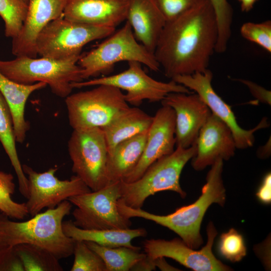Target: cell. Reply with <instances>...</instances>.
<instances>
[{
  "instance_id": "6da1fadb",
  "label": "cell",
  "mask_w": 271,
  "mask_h": 271,
  "mask_svg": "<svg viewBox=\"0 0 271 271\" xmlns=\"http://www.w3.org/2000/svg\"><path fill=\"white\" fill-rule=\"evenodd\" d=\"M217 37L214 10L209 0H201L166 22L154 55L165 75L171 79L204 72L208 69Z\"/></svg>"
},
{
  "instance_id": "7a4b0ae2",
  "label": "cell",
  "mask_w": 271,
  "mask_h": 271,
  "mask_svg": "<svg viewBox=\"0 0 271 271\" xmlns=\"http://www.w3.org/2000/svg\"><path fill=\"white\" fill-rule=\"evenodd\" d=\"M211 166L201 194L192 204L178 208L166 215L130 207L120 200L117 203L118 209L126 218H142L165 227L177 234L189 246L197 249L203 242L200 227L207 210L213 203L223 206L226 200V190L222 176L223 161L218 159Z\"/></svg>"
},
{
  "instance_id": "3957f363",
  "label": "cell",
  "mask_w": 271,
  "mask_h": 271,
  "mask_svg": "<svg viewBox=\"0 0 271 271\" xmlns=\"http://www.w3.org/2000/svg\"><path fill=\"white\" fill-rule=\"evenodd\" d=\"M72 207V204L65 200L56 207L22 222L10 220L2 213L1 240L5 247L28 243L46 249L59 259L68 257L73 253L75 241L65 234L62 223Z\"/></svg>"
},
{
  "instance_id": "277c9868",
  "label": "cell",
  "mask_w": 271,
  "mask_h": 271,
  "mask_svg": "<svg viewBox=\"0 0 271 271\" xmlns=\"http://www.w3.org/2000/svg\"><path fill=\"white\" fill-rule=\"evenodd\" d=\"M80 55L63 60L41 57L19 56L13 60H0V72L9 79L23 84L44 82L52 92L65 98L73 90L71 83L83 81L78 65Z\"/></svg>"
},
{
  "instance_id": "5b68a950",
  "label": "cell",
  "mask_w": 271,
  "mask_h": 271,
  "mask_svg": "<svg viewBox=\"0 0 271 271\" xmlns=\"http://www.w3.org/2000/svg\"><path fill=\"white\" fill-rule=\"evenodd\" d=\"M195 143L188 148L176 147L170 155L164 156L150 165L136 181L126 183L120 181L119 200L133 208H142L146 200L163 191H171L185 198L186 193L180 183L182 171L196 155Z\"/></svg>"
},
{
  "instance_id": "8992f818",
  "label": "cell",
  "mask_w": 271,
  "mask_h": 271,
  "mask_svg": "<svg viewBox=\"0 0 271 271\" xmlns=\"http://www.w3.org/2000/svg\"><path fill=\"white\" fill-rule=\"evenodd\" d=\"M121 61H137L155 72L160 68L154 54L137 40L127 22L96 48L81 55L77 64L84 81L108 73Z\"/></svg>"
},
{
  "instance_id": "52a82bcc",
  "label": "cell",
  "mask_w": 271,
  "mask_h": 271,
  "mask_svg": "<svg viewBox=\"0 0 271 271\" xmlns=\"http://www.w3.org/2000/svg\"><path fill=\"white\" fill-rule=\"evenodd\" d=\"M69 124L73 129L102 128L129 107L120 89L98 85L65 98Z\"/></svg>"
},
{
  "instance_id": "ba28073f",
  "label": "cell",
  "mask_w": 271,
  "mask_h": 271,
  "mask_svg": "<svg viewBox=\"0 0 271 271\" xmlns=\"http://www.w3.org/2000/svg\"><path fill=\"white\" fill-rule=\"evenodd\" d=\"M115 29L72 21L63 16L51 21L39 35L37 54L41 57L63 60L80 55L89 43L105 38Z\"/></svg>"
},
{
  "instance_id": "9c48e42d",
  "label": "cell",
  "mask_w": 271,
  "mask_h": 271,
  "mask_svg": "<svg viewBox=\"0 0 271 271\" xmlns=\"http://www.w3.org/2000/svg\"><path fill=\"white\" fill-rule=\"evenodd\" d=\"M68 150L73 172L92 191L109 183L107 175L108 149L101 128L73 129Z\"/></svg>"
},
{
  "instance_id": "30bf717a",
  "label": "cell",
  "mask_w": 271,
  "mask_h": 271,
  "mask_svg": "<svg viewBox=\"0 0 271 271\" xmlns=\"http://www.w3.org/2000/svg\"><path fill=\"white\" fill-rule=\"evenodd\" d=\"M120 181L110 182L102 188L68 199L76 207L72 212L73 223L84 229H126L132 223L119 211Z\"/></svg>"
},
{
  "instance_id": "8fae6325",
  "label": "cell",
  "mask_w": 271,
  "mask_h": 271,
  "mask_svg": "<svg viewBox=\"0 0 271 271\" xmlns=\"http://www.w3.org/2000/svg\"><path fill=\"white\" fill-rule=\"evenodd\" d=\"M102 84L125 91L124 97L127 102L137 107L145 100L151 102L161 101L170 93L193 92L173 80L164 82L154 79L143 69L142 64L137 61L128 62V68L118 74L72 83L71 86L73 88H79Z\"/></svg>"
},
{
  "instance_id": "7c38bea8",
  "label": "cell",
  "mask_w": 271,
  "mask_h": 271,
  "mask_svg": "<svg viewBox=\"0 0 271 271\" xmlns=\"http://www.w3.org/2000/svg\"><path fill=\"white\" fill-rule=\"evenodd\" d=\"M28 181L29 197L26 204L29 214L34 216L45 208L52 209L71 197L91 191L76 175L61 180L55 176L57 167L40 173L22 165Z\"/></svg>"
},
{
  "instance_id": "4fadbf2b",
  "label": "cell",
  "mask_w": 271,
  "mask_h": 271,
  "mask_svg": "<svg viewBox=\"0 0 271 271\" xmlns=\"http://www.w3.org/2000/svg\"><path fill=\"white\" fill-rule=\"evenodd\" d=\"M217 231L212 222L207 228V241L201 249L190 247L181 238L167 240L150 239L143 242L145 252L150 258L169 257L195 271H228L232 270L218 259L212 252Z\"/></svg>"
},
{
  "instance_id": "5bb4252c",
  "label": "cell",
  "mask_w": 271,
  "mask_h": 271,
  "mask_svg": "<svg viewBox=\"0 0 271 271\" xmlns=\"http://www.w3.org/2000/svg\"><path fill=\"white\" fill-rule=\"evenodd\" d=\"M213 74L209 69L204 72L178 76L171 80L196 92L207 105L212 113L216 115L230 128L236 149H244L253 146L254 133L269 126L265 117L252 129H244L238 124L230 106L216 93L211 85Z\"/></svg>"
},
{
  "instance_id": "9a60e30c",
  "label": "cell",
  "mask_w": 271,
  "mask_h": 271,
  "mask_svg": "<svg viewBox=\"0 0 271 271\" xmlns=\"http://www.w3.org/2000/svg\"><path fill=\"white\" fill-rule=\"evenodd\" d=\"M172 108L176 116V147L188 148L196 142L199 131L212 112L196 93L172 92L162 101Z\"/></svg>"
},
{
  "instance_id": "2e32d148",
  "label": "cell",
  "mask_w": 271,
  "mask_h": 271,
  "mask_svg": "<svg viewBox=\"0 0 271 271\" xmlns=\"http://www.w3.org/2000/svg\"><path fill=\"white\" fill-rule=\"evenodd\" d=\"M175 131V111L170 106L162 105L153 116L138 164L122 181L130 183L136 181L153 163L172 153L176 146Z\"/></svg>"
},
{
  "instance_id": "e0dca14e",
  "label": "cell",
  "mask_w": 271,
  "mask_h": 271,
  "mask_svg": "<svg viewBox=\"0 0 271 271\" xmlns=\"http://www.w3.org/2000/svg\"><path fill=\"white\" fill-rule=\"evenodd\" d=\"M67 0H29L26 19L18 35L12 39L16 57L36 58L37 38L51 21L63 16Z\"/></svg>"
},
{
  "instance_id": "ac0fdd59",
  "label": "cell",
  "mask_w": 271,
  "mask_h": 271,
  "mask_svg": "<svg viewBox=\"0 0 271 271\" xmlns=\"http://www.w3.org/2000/svg\"><path fill=\"white\" fill-rule=\"evenodd\" d=\"M195 143L197 151L191 165L196 171L203 170L218 159L229 160L236 149L231 129L213 113L201 128Z\"/></svg>"
},
{
  "instance_id": "d6986e66",
  "label": "cell",
  "mask_w": 271,
  "mask_h": 271,
  "mask_svg": "<svg viewBox=\"0 0 271 271\" xmlns=\"http://www.w3.org/2000/svg\"><path fill=\"white\" fill-rule=\"evenodd\" d=\"M126 0H67L63 17L85 24L114 28L126 20Z\"/></svg>"
},
{
  "instance_id": "ffe728a7",
  "label": "cell",
  "mask_w": 271,
  "mask_h": 271,
  "mask_svg": "<svg viewBox=\"0 0 271 271\" xmlns=\"http://www.w3.org/2000/svg\"><path fill=\"white\" fill-rule=\"evenodd\" d=\"M126 1V22L137 40L154 54L166 19L154 0Z\"/></svg>"
},
{
  "instance_id": "44dd1931",
  "label": "cell",
  "mask_w": 271,
  "mask_h": 271,
  "mask_svg": "<svg viewBox=\"0 0 271 271\" xmlns=\"http://www.w3.org/2000/svg\"><path fill=\"white\" fill-rule=\"evenodd\" d=\"M47 85L44 82L23 84L13 81L0 72V91L11 112L16 142L23 143L30 128L25 117V109L30 96Z\"/></svg>"
},
{
  "instance_id": "7402d4cb",
  "label": "cell",
  "mask_w": 271,
  "mask_h": 271,
  "mask_svg": "<svg viewBox=\"0 0 271 271\" xmlns=\"http://www.w3.org/2000/svg\"><path fill=\"white\" fill-rule=\"evenodd\" d=\"M62 229L67 236L75 241H91L106 247L126 246L136 249L132 240L145 237L148 232L144 228L131 229H84L76 226L72 220L63 221Z\"/></svg>"
},
{
  "instance_id": "603a6c76",
  "label": "cell",
  "mask_w": 271,
  "mask_h": 271,
  "mask_svg": "<svg viewBox=\"0 0 271 271\" xmlns=\"http://www.w3.org/2000/svg\"><path fill=\"white\" fill-rule=\"evenodd\" d=\"M148 131L120 142L108 154L107 175L109 183L123 180L136 167L144 150Z\"/></svg>"
},
{
  "instance_id": "cb8c5ba5",
  "label": "cell",
  "mask_w": 271,
  "mask_h": 271,
  "mask_svg": "<svg viewBox=\"0 0 271 271\" xmlns=\"http://www.w3.org/2000/svg\"><path fill=\"white\" fill-rule=\"evenodd\" d=\"M153 116L137 107H129L118 114L101 128L104 134L108 153L120 142L148 130Z\"/></svg>"
},
{
  "instance_id": "d4e9b609",
  "label": "cell",
  "mask_w": 271,
  "mask_h": 271,
  "mask_svg": "<svg viewBox=\"0 0 271 271\" xmlns=\"http://www.w3.org/2000/svg\"><path fill=\"white\" fill-rule=\"evenodd\" d=\"M0 142L7 154L17 175L21 194L29 197L28 181L19 158L12 114L9 105L0 91Z\"/></svg>"
},
{
  "instance_id": "484cf974",
  "label": "cell",
  "mask_w": 271,
  "mask_h": 271,
  "mask_svg": "<svg viewBox=\"0 0 271 271\" xmlns=\"http://www.w3.org/2000/svg\"><path fill=\"white\" fill-rule=\"evenodd\" d=\"M103 259L106 271H129L146 256L141 249L126 246L106 247L91 241H84Z\"/></svg>"
},
{
  "instance_id": "4316f807",
  "label": "cell",
  "mask_w": 271,
  "mask_h": 271,
  "mask_svg": "<svg viewBox=\"0 0 271 271\" xmlns=\"http://www.w3.org/2000/svg\"><path fill=\"white\" fill-rule=\"evenodd\" d=\"M25 271H62L59 259L46 249L28 243L13 246Z\"/></svg>"
},
{
  "instance_id": "83f0119b",
  "label": "cell",
  "mask_w": 271,
  "mask_h": 271,
  "mask_svg": "<svg viewBox=\"0 0 271 271\" xmlns=\"http://www.w3.org/2000/svg\"><path fill=\"white\" fill-rule=\"evenodd\" d=\"M28 4L23 0H0V16L5 23V34L12 39L19 34L26 19Z\"/></svg>"
},
{
  "instance_id": "f1b7e54d",
  "label": "cell",
  "mask_w": 271,
  "mask_h": 271,
  "mask_svg": "<svg viewBox=\"0 0 271 271\" xmlns=\"http://www.w3.org/2000/svg\"><path fill=\"white\" fill-rule=\"evenodd\" d=\"M12 174L0 171V211L10 218L23 219L29 214L25 203L15 202L12 198L15 184Z\"/></svg>"
},
{
  "instance_id": "f546056e",
  "label": "cell",
  "mask_w": 271,
  "mask_h": 271,
  "mask_svg": "<svg viewBox=\"0 0 271 271\" xmlns=\"http://www.w3.org/2000/svg\"><path fill=\"white\" fill-rule=\"evenodd\" d=\"M215 13L218 28V37L215 51H226L230 38L233 9L228 0H209Z\"/></svg>"
},
{
  "instance_id": "4dcf8cb0",
  "label": "cell",
  "mask_w": 271,
  "mask_h": 271,
  "mask_svg": "<svg viewBox=\"0 0 271 271\" xmlns=\"http://www.w3.org/2000/svg\"><path fill=\"white\" fill-rule=\"evenodd\" d=\"M73 254L71 271H106L103 259L84 241H75Z\"/></svg>"
},
{
  "instance_id": "1f68e13d",
  "label": "cell",
  "mask_w": 271,
  "mask_h": 271,
  "mask_svg": "<svg viewBox=\"0 0 271 271\" xmlns=\"http://www.w3.org/2000/svg\"><path fill=\"white\" fill-rule=\"evenodd\" d=\"M218 247L221 255L231 262L239 261L246 254L244 239L234 228L220 235Z\"/></svg>"
},
{
  "instance_id": "d6a6232c",
  "label": "cell",
  "mask_w": 271,
  "mask_h": 271,
  "mask_svg": "<svg viewBox=\"0 0 271 271\" xmlns=\"http://www.w3.org/2000/svg\"><path fill=\"white\" fill-rule=\"evenodd\" d=\"M241 36L254 43L267 52L271 53V21L260 23L246 22L240 29Z\"/></svg>"
},
{
  "instance_id": "836d02e7",
  "label": "cell",
  "mask_w": 271,
  "mask_h": 271,
  "mask_svg": "<svg viewBox=\"0 0 271 271\" xmlns=\"http://www.w3.org/2000/svg\"><path fill=\"white\" fill-rule=\"evenodd\" d=\"M166 21L171 20L192 8L201 0H154Z\"/></svg>"
},
{
  "instance_id": "e575fe53",
  "label": "cell",
  "mask_w": 271,
  "mask_h": 271,
  "mask_svg": "<svg viewBox=\"0 0 271 271\" xmlns=\"http://www.w3.org/2000/svg\"><path fill=\"white\" fill-rule=\"evenodd\" d=\"M0 271H25L22 262L13 246L0 250Z\"/></svg>"
},
{
  "instance_id": "d590c367",
  "label": "cell",
  "mask_w": 271,
  "mask_h": 271,
  "mask_svg": "<svg viewBox=\"0 0 271 271\" xmlns=\"http://www.w3.org/2000/svg\"><path fill=\"white\" fill-rule=\"evenodd\" d=\"M235 80L245 85L249 89L252 95L257 100L261 103L270 105V91L265 89L264 87L250 80L243 79H236Z\"/></svg>"
},
{
  "instance_id": "8d00e7d4",
  "label": "cell",
  "mask_w": 271,
  "mask_h": 271,
  "mask_svg": "<svg viewBox=\"0 0 271 271\" xmlns=\"http://www.w3.org/2000/svg\"><path fill=\"white\" fill-rule=\"evenodd\" d=\"M270 182L271 175L269 173L264 176L261 184L256 193L258 199L265 204H269L271 202Z\"/></svg>"
},
{
  "instance_id": "74e56055",
  "label": "cell",
  "mask_w": 271,
  "mask_h": 271,
  "mask_svg": "<svg viewBox=\"0 0 271 271\" xmlns=\"http://www.w3.org/2000/svg\"><path fill=\"white\" fill-rule=\"evenodd\" d=\"M156 266L155 260L146 256L139 261L130 269V270L151 271L155 270Z\"/></svg>"
},
{
  "instance_id": "f35d334b",
  "label": "cell",
  "mask_w": 271,
  "mask_h": 271,
  "mask_svg": "<svg viewBox=\"0 0 271 271\" xmlns=\"http://www.w3.org/2000/svg\"><path fill=\"white\" fill-rule=\"evenodd\" d=\"M154 260L156 267H158L161 270H179L168 264L166 261L165 257H158Z\"/></svg>"
},
{
  "instance_id": "ab89813d",
  "label": "cell",
  "mask_w": 271,
  "mask_h": 271,
  "mask_svg": "<svg viewBox=\"0 0 271 271\" xmlns=\"http://www.w3.org/2000/svg\"><path fill=\"white\" fill-rule=\"evenodd\" d=\"M270 138H269L264 146L258 148L256 151L257 156L261 159L268 158L270 155Z\"/></svg>"
},
{
  "instance_id": "60d3db41",
  "label": "cell",
  "mask_w": 271,
  "mask_h": 271,
  "mask_svg": "<svg viewBox=\"0 0 271 271\" xmlns=\"http://www.w3.org/2000/svg\"><path fill=\"white\" fill-rule=\"evenodd\" d=\"M240 4L241 11L243 12H248L254 7L258 0H237Z\"/></svg>"
},
{
  "instance_id": "b9f144b4",
  "label": "cell",
  "mask_w": 271,
  "mask_h": 271,
  "mask_svg": "<svg viewBox=\"0 0 271 271\" xmlns=\"http://www.w3.org/2000/svg\"><path fill=\"white\" fill-rule=\"evenodd\" d=\"M5 247H5L4 246V245L3 244V242H2L1 240V238H0V250L5 248Z\"/></svg>"
},
{
  "instance_id": "7bdbcfd3",
  "label": "cell",
  "mask_w": 271,
  "mask_h": 271,
  "mask_svg": "<svg viewBox=\"0 0 271 271\" xmlns=\"http://www.w3.org/2000/svg\"><path fill=\"white\" fill-rule=\"evenodd\" d=\"M24 2H25L26 3L28 4V1L29 0H23Z\"/></svg>"
}]
</instances>
